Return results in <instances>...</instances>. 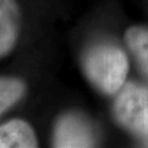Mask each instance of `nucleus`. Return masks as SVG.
Instances as JSON below:
<instances>
[{
	"mask_svg": "<svg viewBox=\"0 0 148 148\" xmlns=\"http://www.w3.org/2000/svg\"><path fill=\"white\" fill-rule=\"evenodd\" d=\"M36 146L35 134L25 122L13 120L0 126V148H32Z\"/></svg>",
	"mask_w": 148,
	"mask_h": 148,
	"instance_id": "nucleus-5",
	"label": "nucleus"
},
{
	"mask_svg": "<svg viewBox=\"0 0 148 148\" xmlns=\"http://www.w3.org/2000/svg\"><path fill=\"white\" fill-rule=\"evenodd\" d=\"M55 147H91L93 136L85 120L67 114L57 123L54 135Z\"/></svg>",
	"mask_w": 148,
	"mask_h": 148,
	"instance_id": "nucleus-3",
	"label": "nucleus"
},
{
	"mask_svg": "<svg viewBox=\"0 0 148 148\" xmlns=\"http://www.w3.org/2000/svg\"><path fill=\"white\" fill-rule=\"evenodd\" d=\"M24 93V84L16 78H0V115Z\"/></svg>",
	"mask_w": 148,
	"mask_h": 148,
	"instance_id": "nucleus-7",
	"label": "nucleus"
},
{
	"mask_svg": "<svg viewBox=\"0 0 148 148\" xmlns=\"http://www.w3.org/2000/svg\"><path fill=\"white\" fill-rule=\"evenodd\" d=\"M86 74L101 91L108 95L121 89L126 79V55L112 45H101L90 51L85 59Z\"/></svg>",
	"mask_w": 148,
	"mask_h": 148,
	"instance_id": "nucleus-1",
	"label": "nucleus"
},
{
	"mask_svg": "<svg viewBox=\"0 0 148 148\" xmlns=\"http://www.w3.org/2000/svg\"><path fill=\"white\" fill-rule=\"evenodd\" d=\"M125 40L140 68L148 77V30L140 27H131L126 31Z\"/></svg>",
	"mask_w": 148,
	"mask_h": 148,
	"instance_id": "nucleus-6",
	"label": "nucleus"
},
{
	"mask_svg": "<svg viewBox=\"0 0 148 148\" xmlns=\"http://www.w3.org/2000/svg\"><path fill=\"white\" fill-rule=\"evenodd\" d=\"M114 111L123 126L148 136V90L136 84H127L117 95Z\"/></svg>",
	"mask_w": 148,
	"mask_h": 148,
	"instance_id": "nucleus-2",
	"label": "nucleus"
},
{
	"mask_svg": "<svg viewBox=\"0 0 148 148\" xmlns=\"http://www.w3.org/2000/svg\"><path fill=\"white\" fill-rule=\"evenodd\" d=\"M20 14L14 0H0V57L13 47L19 33Z\"/></svg>",
	"mask_w": 148,
	"mask_h": 148,
	"instance_id": "nucleus-4",
	"label": "nucleus"
}]
</instances>
